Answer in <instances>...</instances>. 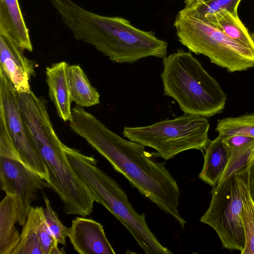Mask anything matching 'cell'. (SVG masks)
Here are the masks:
<instances>
[{
    "instance_id": "obj_8",
    "label": "cell",
    "mask_w": 254,
    "mask_h": 254,
    "mask_svg": "<svg viewBox=\"0 0 254 254\" xmlns=\"http://www.w3.org/2000/svg\"><path fill=\"white\" fill-rule=\"evenodd\" d=\"M211 193L209 207L200 221L215 231L224 248L241 253L245 244L242 212L250 195L247 168L217 184Z\"/></svg>"
},
{
    "instance_id": "obj_5",
    "label": "cell",
    "mask_w": 254,
    "mask_h": 254,
    "mask_svg": "<svg viewBox=\"0 0 254 254\" xmlns=\"http://www.w3.org/2000/svg\"><path fill=\"white\" fill-rule=\"evenodd\" d=\"M30 136L46 164L48 183L62 200L64 212L83 217L90 215L96 199L70 165L53 125L39 124L30 130Z\"/></svg>"
},
{
    "instance_id": "obj_24",
    "label": "cell",
    "mask_w": 254,
    "mask_h": 254,
    "mask_svg": "<svg viewBox=\"0 0 254 254\" xmlns=\"http://www.w3.org/2000/svg\"><path fill=\"white\" fill-rule=\"evenodd\" d=\"M45 203L44 214L48 229L58 244H66L69 228L64 226L59 219L57 213L53 210L47 196L42 192Z\"/></svg>"
},
{
    "instance_id": "obj_25",
    "label": "cell",
    "mask_w": 254,
    "mask_h": 254,
    "mask_svg": "<svg viewBox=\"0 0 254 254\" xmlns=\"http://www.w3.org/2000/svg\"><path fill=\"white\" fill-rule=\"evenodd\" d=\"M242 217L245 244L242 254H254V204L249 195L244 202Z\"/></svg>"
},
{
    "instance_id": "obj_13",
    "label": "cell",
    "mask_w": 254,
    "mask_h": 254,
    "mask_svg": "<svg viewBox=\"0 0 254 254\" xmlns=\"http://www.w3.org/2000/svg\"><path fill=\"white\" fill-rule=\"evenodd\" d=\"M68 64L58 62L46 68V82L49 95L58 116L64 122L72 120L71 101L67 77Z\"/></svg>"
},
{
    "instance_id": "obj_19",
    "label": "cell",
    "mask_w": 254,
    "mask_h": 254,
    "mask_svg": "<svg viewBox=\"0 0 254 254\" xmlns=\"http://www.w3.org/2000/svg\"><path fill=\"white\" fill-rule=\"evenodd\" d=\"M216 130L223 137L239 135L254 138V114L222 119Z\"/></svg>"
},
{
    "instance_id": "obj_9",
    "label": "cell",
    "mask_w": 254,
    "mask_h": 254,
    "mask_svg": "<svg viewBox=\"0 0 254 254\" xmlns=\"http://www.w3.org/2000/svg\"><path fill=\"white\" fill-rule=\"evenodd\" d=\"M0 108L20 161L48 183L49 173L44 161L32 141L22 117L17 92L0 69Z\"/></svg>"
},
{
    "instance_id": "obj_20",
    "label": "cell",
    "mask_w": 254,
    "mask_h": 254,
    "mask_svg": "<svg viewBox=\"0 0 254 254\" xmlns=\"http://www.w3.org/2000/svg\"><path fill=\"white\" fill-rule=\"evenodd\" d=\"M12 254H43L34 216L29 210L19 243Z\"/></svg>"
},
{
    "instance_id": "obj_4",
    "label": "cell",
    "mask_w": 254,
    "mask_h": 254,
    "mask_svg": "<svg viewBox=\"0 0 254 254\" xmlns=\"http://www.w3.org/2000/svg\"><path fill=\"white\" fill-rule=\"evenodd\" d=\"M64 152L70 165L96 199L130 233L146 254H171L150 230L144 214H139L117 182L97 166V160L79 150L66 146Z\"/></svg>"
},
{
    "instance_id": "obj_27",
    "label": "cell",
    "mask_w": 254,
    "mask_h": 254,
    "mask_svg": "<svg viewBox=\"0 0 254 254\" xmlns=\"http://www.w3.org/2000/svg\"><path fill=\"white\" fill-rule=\"evenodd\" d=\"M249 194L254 204V157L247 168Z\"/></svg>"
},
{
    "instance_id": "obj_23",
    "label": "cell",
    "mask_w": 254,
    "mask_h": 254,
    "mask_svg": "<svg viewBox=\"0 0 254 254\" xmlns=\"http://www.w3.org/2000/svg\"><path fill=\"white\" fill-rule=\"evenodd\" d=\"M241 0H209L193 9L187 10L193 14L203 18L204 16L226 10L236 16H238V8Z\"/></svg>"
},
{
    "instance_id": "obj_12",
    "label": "cell",
    "mask_w": 254,
    "mask_h": 254,
    "mask_svg": "<svg viewBox=\"0 0 254 254\" xmlns=\"http://www.w3.org/2000/svg\"><path fill=\"white\" fill-rule=\"evenodd\" d=\"M68 237L80 254H115L102 225L92 219L76 217L72 220Z\"/></svg>"
},
{
    "instance_id": "obj_29",
    "label": "cell",
    "mask_w": 254,
    "mask_h": 254,
    "mask_svg": "<svg viewBox=\"0 0 254 254\" xmlns=\"http://www.w3.org/2000/svg\"><path fill=\"white\" fill-rule=\"evenodd\" d=\"M251 36L252 39V40H253V42H254V33H253L251 35Z\"/></svg>"
},
{
    "instance_id": "obj_28",
    "label": "cell",
    "mask_w": 254,
    "mask_h": 254,
    "mask_svg": "<svg viewBox=\"0 0 254 254\" xmlns=\"http://www.w3.org/2000/svg\"><path fill=\"white\" fill-rule=\"evenodd\" d=\"M209 0H184L185 8L193 9Z\"/></svg>"
},
{
    "instance_id": "obj_14",
    "label": "cell",
    "mask_w": 254,
    "mask_h": 254,
    "mask_svg": "<svg viewBox=\"0 0 254 254\" xmlns=\"http://www.w3.org/2000/svg\"><path fill=\"white\" fill-rule=\"evenodd\" d=\"M231 152L232 149L218 134L205 149L203 166L199 178L211 187H215L228 165Z\"/></svg>"
},
{
    "instance_id": "obj_26",
    "label": "cell",
    "mask_w": 254,
    "mask_h": 254,
    "mask_svg": "<svg viewBox=\"0 0 254 254\" xmlns=\"http://www.w3.org/2000/svg\"><path fill=\"white\" fill-rule=\"evenodd\" d=\"M223 139L226 144L232 149L244 146L254 140L253 138L239 135L223 137Z\"/></svg>"
},
{
    "instance_id": "obj_1",
    "label": "cell",
    "mask_w": 254,
    "mask_h": 254,
    "mask_svg": "<svg viewBox=\"0 0 254 254\" xmlns=\"http://www.w3.org/2000/svg\"><path fill=\"white\" fill-rule=\"evenodd\" d=\"M70 129L84 139L144 196L173 217L184 229L186 223L178 210L180 189L164 162L143 145L126 140L108 128L83 108H72Z\"/></svg>"
},
{
    "instance_id": "obj_21",
    "label": "cell",
    "mask_w": 254,
    "mask_h": 254,
    "mask_svg": "<svg viewBox=\"0 0 254 254\" xmlns=\"http://www.w3.org/2000/svg\"><path fill=\"white\" fill-rule=\"evenodd\" d=\"M30 210L34 216L43 254H65L64 248L58 247L59 244L48 229L44 208L42 207L31 206Z\"/></svg>"
},
{
    "instance_id": "obj_16",
    "label": "cell",
    "mask_w": 254,
    "mask_h": 254,
    "mask_svg": "<svg viewBox=\"0 0 254 254\" xmlns=\"http://www.w3.org/2000/svg\"><path fill=\"white\" fill-rule=\"evenodd\" d=\"M18 223L14 198L6 194L0 203V254H12L18 245L20 235L15 226Z\"/></svg>"
},
{
    "instance_id": "obj_3",
    "label": "cell",
    "mask_w": 254,
    "mask_h": 254,
    "mask_svg": "<svg viewBox=\"0 0 254 254\" xmlns=\"http://www.w3.org/2000/svg\"><path fill=\"white\" fill-rule=\"evenodd\" d=\"M162 63L164 95L174 98L185 113L209 118L224 109L226 94L190 52L178 49Z\"/></svg>"
},
{
    "instance_id": "obj_2",
    "label": "cell",
    "mask_w": 254,
    "mask_h": 254,
    "mask_svg": "<svg viewBox=\"0 0 254 254\" xmlns=\"http://www.w3.org/2000/svg\"><path fill=\"white\" fill-rule=\"evenodd\" d=\"M50 1L75 39L91 45L114 63L131 64L148 57L163 59L167 56L165 41L125 18L93 13L72 0Z\"/></svg>"
},
{
    "instance_id": "obj_7",
    "label": "cell",
    "mask_w": 254,
    "mask_h": 254,
    "mask_svg": "<svg viewBox=\"0 0 254 254\" xmlns=\"http://www.w3.org/2000/svg\"><path fill=\"white\" fill-rule=\"evenodd\" d=\"M209 127L206 117L185 113L148 126L125 127L123 133L129 140L153 148L155 156L167 160L186 150H205L210 141Z\"/></svg>"
},
{
    "instance_id": "obj_22",
    "label": "cell",
    "mask_w": 254,
    "mask_h": 254,
    "mask_svg": "<svg viewBox=\"0 0 254 254\" xmlns=\"http://www.w3.org/2000/svg\"><path fill=\"white\" fill-rule=\"evenodd\" d=\"M254 157V140L242 147L232 149L228 165L217 184L232 174L247 168Z\"/></svg>"
},
{
    "instance_id": "obj_17",
    "label": "cell",
    "mask_w": 254,
    "mask_h": 254,
    "mask_svg": "<svg viewBox=\"0 0 254 254\" xmlns=\"http://www.w3.org/2000/svg\"><path fill=\"white\" fill-rule=\"evenodd\" d=\"M67 77L71 102L80 107H90L100 103V94L90 83L79 65H68Z\"/></svg>"
},
{
    "instance_id": "obj_10",
    "label": "cell",
    "mask_w": 254,
    "mask_h": 254,
    "mask_svg": "<svg viewBox=\"0 0 254 254\" xmlns=\"http://www.w3.org/2000/svg\"><path fill=\"white\" fill-rule=\"evenodd\" d=\"M0 188L13 197L18 212V224L26 222L31 203L38 193L50 188L47 182L25 166L20 161L0 157Z\"/></svg>"
},
{
    "instance_id": "obj_18",
    "label": "cell",
    "mask_w": 254,
    "mask_h": 254,
    "mask_svg": "<svg viewBox=\"0 0 254 254\" xmlns=\"http://www.w3.org/2000/svg\"><path fill=\"white\" fill-rule=\"evenodd\" d=\"M201 18L210 23L230 38L254 51V43L251 36L239 16L223 10Z\"/></svg>"
},
{
    "instance_id": "obj_15",
    "label": "cell",
    "mask_w": 254,
    "mask_h": 254,
    "mask_svg": "<svg viewBox=\"0 0 254 254\" xmlns=\"http://www.w3.org/2000/svg\"><path fill=\"white\" fill-rule=\"evenodd\" d=\"M0 27L8 33L23 50H33L28 29L18 0H0Z\"/></svg>"
},
{
    "instance_id": "obj_6",
    "label": "cell",
    "mask_w": 254,
    "mask_h": 254,
    "mask_svg": "<svg viewBox=\"0 0 254 254\" xmlns=\"http://www.w3.org/2000/svg\"><path fill=\"white\" fill-rule=\"evenodd\" d=\"M174 26L178 40L190 51L207 57L212 63L228 71L254 67V51L185 8L176 15Z\"/></svg>"
},
{
    "instance_id": "obj_11",
    "label": "cell",
    "mask_w": 254,
    "mask_h": 254,
    "mask_svg": "<svg viewBox=\"0 0 254 254\" xmlns=\"http://www.w3.org/2000/svg\"><path fill=\"white\" fill-rule=\"evenodd\" d=\"M7 31L0 27V69L18 93L30 90V80L35 76V63L27 59Z\"/></svg>"
}]
</instances>
